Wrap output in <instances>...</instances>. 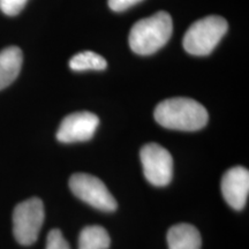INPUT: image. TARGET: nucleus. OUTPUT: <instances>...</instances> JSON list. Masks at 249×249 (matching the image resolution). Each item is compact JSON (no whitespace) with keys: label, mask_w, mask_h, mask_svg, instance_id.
Wrapping results in <instances>:
<instances>
[{"label":"nucleus","mask_w":249,"mask_h":249,"mask_svg":"<svg viewBox=\"0 0 249 249\" xmlns=\"http://www.w3.org/2000/svg\"><path fill=\"white\" fill-rule=\"evenodd\" d=\"M44 222V205L37 197L21 202L13 213V233L20 245L30 246L37 240Z\"/></svg>","instance_id":"20e7f679"},{"label":"nucleus","mask_w":249,"mask_h":249,"mask_svg":"<svg viewBox=\"0 0 249 249\" xmlns=\"http://www.w3.org/2000/svg\"><path fill=\"white\" fill-rule=\"evenodd\" d=\"M28 0H0V9L8 17H15L24 8Z\"/></svg>","instance_id":"4468645a"},{"label":"nucleus","mask_w":249,"mask_h":249,"mask_svg":"<svg viewBox=\"0 0 249 249\" xmlns=\"http://www.w3.org/2000/svg\"><path fill=\"white\" fill-rule=\"evenodd\" d=\"M70 188L76 197L95 209L112 213L117 209V201L105 183L95 176L75 173L70 179Z\"/></svg>","instance_id":"39448f33"},{"label":"nucleus","mask_w":249,"mask_h":249,"mask_svg":"<svg viewBox=\"0 0 249 249\" xmlns=\"http://www.w3.org/2000/svg\"><path fill=\"white\" fill-rule=\"evenodd\" d=\"M172 30V18L166 12H158L142 18L130 29V49L140 55L154 54L169 42Z\"/></svg>","instance_id":"f03ea898"},{"label":"nucleus","mask_w":249,"mask_h":249,"mask_svg":"<svg viewBox=\"0 0 249 249\" xmlns=\"http://www.w3.org/2000/svg\"><path fill=\"white\" fill-rule=\"evenodd\" d=\"M154 116L160 126L182 132L200 130L209 119L203 105L185 97L169 98L160 102L155 108Z\"/></svg>","instance_id":"f257e3e1"},{"label":"nucleus","mask_w":249,"mask_h":249,"mask_svg":"<svg viewBox=\"0 0 249 249\" xmlns=\"http://www.w3.org/2000/svg\"><path fill=\"white\" fill-rule=\"evenodd\" d=\"M141 163L145 179L156 187L167 186L173 176L172 156L157 143H149L141 149Z\"/></svg>","instance_id":"423d86ee"},{"label":"nucleus","mask_w":249,"mask_h":249,"mask_svg":"<svg viewBox=\"0 0 249 249\" xmlns=\"http://www.w3.org/2000/svg\"><path fill=\"white\" fill-rule=\"evenodd\" d=\"M222 193L226 203L234 210H242L249 194V172L242 166H234L224 174Z\"/></svg>","instance_id":"6e6552de"},{"label":"nucleus","mask_w":249,"mask_h":249,"mask_svg":"<svg viewBox=\"0 0 249 249\" xmlns=\"http://www.w3.org/2000/svg\"><path fill=\"white\" fill-rule=\"evenodd\" d=\"M22 51L18 46H8L0 52V90L17 79L22 67Z\"/></svg>","instance_id":"9d476101"},{"label":"nucleus","mask_w":249,"mask_h":249,"mask_svg":"<svg viewBox=\"0 0 249 249\" xmlns=\"http://www.w3.org/2000/svg\"><path fill=\"white\" fill-rule=\"evenodd\" d=\"M110 245V235L102 226H87L80 233L79 249H108Z\"/></svg>","instance_id":"9b49d317"},{"label":"nucleus","mask_w":249,"mask_h":249,"mask_svg":"<svg viewBox=\"0 0 249 249\" xmlns=\"http://www.w3.org/2000/svg\"><path fill=\"white\" fill-rule=\"evenodd\" d=\"M167 245L169 249H201V234L191 224H177L167 232Z\"/></svg>","instance_id":"1a4fd4ad"},{"label":"nucleus","mask_w":249,"mask_h":249,"mask_svg":"<svg viewBox=\"0 0 249 249\" xmlns=\"http://www.w3.org/2000/svg\"><path fill=\"white\" fill-rule=\"evenodd\" d=\"M229 24L218 15H210L196 21L183 36V49L193 55H208L225 35Z\"/></svg>","instance_id":"7ed1b4c3"},{"label":"nucleus","mask_w":249,"mask_h":249,"mask_svg":"<svg viewBox=\"0 0 249 249\" xmlns=\"http://www.w3.org/2000/svg\"><path fill=\"white\" fill-rule=\"evenodd\" d=\"M45 249H71L60 230H52L48 234Z\"/></svg>","instance_id":"ddd939ff"},{"label":"nucleus","mask_w":249,"mask_h":249,"mask_svg":"<svg viewBox=\"0 0 249 249\" xmlns=\"http://www.w3.org/2000/svg\"><path fill=\"white\" fill-rule=\"evenodd\" d=\"M70 67L73 71H103L107 67V61L101 54L92 51H85L76 53L70 60Z\"/></svg>","instance_id":"f8f14e48"},{"label":"nucleus","mask_w":249,"mask_h":249,"mask_svg":"<svg viewBox=\"0 0 249 249\" xmlns=\"http://www.w3.org/2000/svg\"><path fill=\"white\" fill-rule=\"evenodd\" d=\"M99 118L91 112H75L61 121L57 132V140L61 143L88 141L95 135Z\"/></svg>","instance_id":"0eeeda50"},{"label":"nucleus","mask_w":249,"mask_h":249,"mask_svg":"<svg viewBox=\"0 0 249 249\" xmlns=\"http://www.w3.org/2000/svg\"><path fill=\"white\" fill-rule=\"evenodd\" d=\"M142 0H108V6L114 12H124Z\"/></svg>","instance_id":"2eb2a0df"}]
</instances>
